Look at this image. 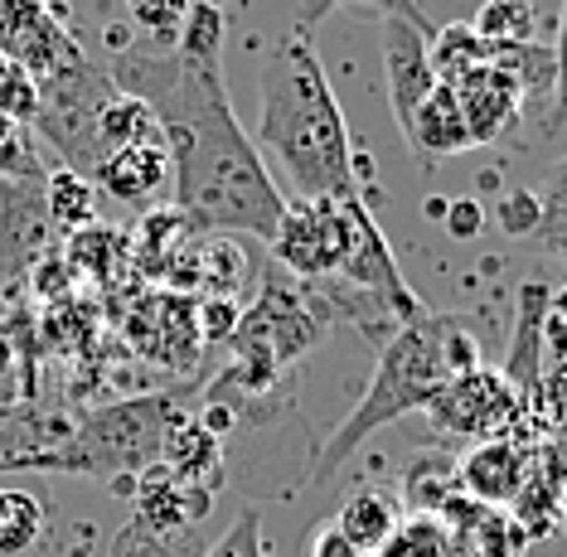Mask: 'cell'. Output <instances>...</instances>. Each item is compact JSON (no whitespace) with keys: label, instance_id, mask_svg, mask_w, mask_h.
Listing matches in <instances>:
<instances>
[{"label":"cell","instance_id":"obj_11","mask_svg":"<svg viewBox=\"0 0 567 557\" xmlns=\"http://www.w3.org/2000/svg\"><path fill=\"white\" fill-rule=\"evenodd\" d=\"M436 519H442L451 557H524V548L534 543L509 509H489L466 495L451 499Z\"/></svg>","mask_w":567,"mask_h":557},{"label":"cell","instance_id":"obj_31","mask_svg":"<svg viewBox=\"0 0 567 557\" xmlns=\"http://www.w3.org/2000/svg\"><path fill=\"white\" fill-rule=\"evenodd\" d=\"M442 224H446V233H451L456 243H475V238L485 233V224H489V209H485L481 199H475V194H461V199L446 204V218H442Z\"/></svg>","mask_w":567,"mask_h":557},{"label":"cell","instance_id":"obj_2","mask_svg":"<svg viewBox=\"0 0 567 557\" xmlns=\"http://www.w3.org/2000/svg\"><path fill=\"white\" fill-rule=\"evenodd\" d=\"M257 151L272 155L296 199H354L359 165L344 107L311 34H287L257 73Z\"/></svg>","mask_w":567,"mask_h":557},{"label":"cell","instance_id":"obj_25","mask_svg":"<svg viewBox=\"0 0 567 557\" xmlns=\"http://www.w3.org/2000/svg\"><path fill=\"white\" fill-rule=\"evenodd\" d=\"M340 6H364V10H379L383 20H408V24H417L422 34H436V20H427L422 16V6L417 0H301V6H296V34H311L320 20L330 16V10H340Z\"/></svg>","mask_w":567,"mask_h":557},{"label":"cell","instance_id":"obj_6","mask_svg":"<svg viewBox=\"0 0 567 557\" xmlns=\"http://www.w3.org/2000/svg\"><path fill=\"white\" fill-rule=\"evenodd\" d=\"M359 199V194H354ZM350 218L344 199H287V214L272 233V262L296 281H330L344 262Z\"/></svg>","mask_w":567,"mask_h":557},{"label":"cell","instance_id":"obj_9","mask_svg":"<svg viewBox=\"0 0 567 557\" xmlns=\"http://www.w3.org/2000/svg\"><path fill=\"white\" fill-rule=\"evenodd\" d=\"M451 93H456V102H461V116H466V132H471L475 146L519 136V126H524L519 78H514L495 54H489V63H481L475 73L461 78Z\"/></svg>","mask_w":567,"mask_h":557},{"label":"cell","instance_id":"obj_21","mask_svg":"<svg viewBox=\"0 0 567 557\" xmlns=\"http://www.w3.org/2000/svg\"><path fill=\"white\" fill-rule=\"evenodd\" d=\"M44 214L59 233H83L97 224V185L79 171H59L44 179Z\"/></svg>","mask_w":567,"mask_h":557},{"label":"cell","instance_id":"obj_4","mask_svg":"<svg viewBox=\"0 0 567 557\" xmlns=\"http://www.w3.org/2000/svg\"><path fill=\"white\" fill-rule=\"evenodd\" d=\"M179 417L185 412H179L175 393L102 408L73 426L59 446H49L44 456L24 461L20 475H87V481H102L107 489H117L122 499H132L141 475L151 465H161L165 436H171V426Z\"/></svg>","mask_w":567,"mask_h":557},{"label":"cell","instance_id":"obj_36","mask_svg":"<svg viewBox=\"0 0 567 557\" xmlns=\"http://www.w3.org/2000/svg\"><path fill=\"white\" fill-rule=\"evenodd\" d=\"M558 524H563V538H567V504H563V519Z\"/></svg>","mask_w":567,"mask_h":557},{"label":"cell","instance_id":"obj_24","mask_svg":"<svg viewBox=\"0 0 567 557\" xmlns=\"http://www.w3.org/2000/svg\"><path fill=\"white\" fill-rule=\"evenodd\" d=\"M122 6H126L132 30L141 34V44L175 49L179 30H185V20H189V10H195V0H122Z\"/></svg>","mask_w":567,"mask_h":557},{"label":"cell","instance_id":"obj_28","mask_svg":"<svg viewBox=\"0 0 567 557\" xmlns=\"http://www.w3.org/2000/svg\"><path fill=\"white\" fill-rule=\"evenodd\" d=\"M495 224H499V233H509V238H538V228H544L538 194H534V189H509V194H499Z\"/></svg>","mask_w":567,"mask_h":557},{"label":"cell","instance_id":"obj_15","mask_svg":"<svg viewBox=\"0 0 567 557\" xmlns=\"http://www.w3.org/2000/svg\"><path fill=\"white\" fill-rule=\"evenodd\" d=\"M161 465L175 475L179 485L204 489V495H218V489L228 485V451H224V442H218L199 417H189V412L171 426V436H165Z\"/></svg>","mask_w":567,"mask_h":557},{"label":"cell","instance_id":"obj_16","mask_svg":"<svg viewBox=\"0 0 567 557\" xmlns=\"http://www.w3.org/2000/svg\"><path fill=\"white\" fill-rule=\"evenodd\" d=\"M403 141L412 146V155H417L422 165L446 161V155H461V151H475V141L466 132V116H461V102L446 83H436V93L417 107Z\"/></svg>","mask_w":567,"mask_h":557},{"label":"cell","instance_id":"obj_8","mask_svg":"<svg viewBox=\"0 0 567 557\" xmlns=\"http://www.w3.org/2000/svg\"><path fill=\"white\" fill-rule=\"evenodd\" d=\"M0 54L30 73L34 83H44L59 69H69L73 59H83V49L44 0H0Z\"/></svg>","mask_w":567,"mask_h":557},{"label":"cell","instance_id":"obj_3","mask_svg":"<svg viewBox=\"0 0 567 557\" xmlns=\"http://www.w3.org/2000/svg\"><path fill=\"white\" fill-rule=\"evenodd\" d=\"M481 369V340H475L466 316H442V310H422L417 320L398 326L389 340L379 344V364H373L369 388L359 393L326 446H316L311 465H306V485H326L373 432L393 426L408 412H427L432 398L442 393L456 373Z\"/></svg>","mask_w":567,"mask_h":557},{"label":"cell","instance_id":"obj_1","mask_svg":"<svg viewBox=\"0 0 567 557\" xmlns=\"http://www.w3.org/2000/svg\"><path fill=\"white\" fill-rule=\"evenodd\" d=\"M112 78L161 122L175 214L204 238L272 243L287 214V194L277 189L257 141L243 132L224 87V63L126 39L112 59Z\"/></svg>","mask_w":567,"mask_h":557},{"label":"cell","instance_id":"obj_35","mask_svg":"<svg viewBox=\"0 0 567 557\" xmlns=\"http://www.w3.org/2000/svg\"><path fill=\"white\" fill-rule=\"evenodd\" d=\"M548 310H553V316H558V320H567V281H563V287L548 296Z\"/></svg>","mask_w":567,"mask_h":557},{"label":"cell","instance_id":"obj_12","mask_svg":"<svg viewBox=\"0 0 567 557\" xmlns=\"http://www.w3.org/2000/svg\"><path fill=\"white\" fill-rule=\"evenodd\" d=\"M524 465H528V446L514 442V436L475 442L466 446V456H456V489L475 504H489V509H509L519 499Z\"/></svg>","mask_w":567,"mask_h":557},{"label":"cell","instance_id":"obj_33","mask_svg":"<svg viewBox=\"0 0 567 557\" xmlns=\"http://www.w3.org/2000/svg\"><path fill=\"white\" fill-rule=\"evenodd\" d=\"M446 204H451V199H442V194H427V199H422V218L442 224V218H446Z\"/></svg>","mask_w":567,"mask_h":557},{"label":"cell","instance_id":"obj_7","mask_svg":"<svg viewBox=\"0 0 567 557\" xmlns=\"http://www.w3.org/2000/svg\"><path fill=\"white\" fill-rule=\"evenodd\" d=\"M344 218H350V243H344V262L334 271V281H344V287L364 291V296H379L383 306L393 310L398 320H417L422 306L417 291L408 287L403 267H398V257L389 248V238H383V228L373 224L369 204L364 199H344Z\"/></svg>","mask_w":567,"mask_h":557},{"label":"cell","instance_id":"obj_29","mask_svg":"<svg viewBox=\"0 0 567 557\" xmlns=\"http://www.w3.org/2000/svg\"><path fill=\"white\" fill-rule=\"evenodd\" d=\"M553 69H558V83H553V107L544 116V132L558 136L567 126V0H563V16H558V44H553Z\"/></svg>","mask_w":567,"mask_h":557},{"label":"cell","instance_id":"obj_14","mask_svg":"<svg viewBox=\"0 0 567 557\" xmlns=\"http://www.w3.org/2000/svg\"><path fill=\"white\" fill-rule=\"evenodd\" d=\"M93 185H97V194H107V199H117V204H132V209L156 204L161 194L171 189V151H165V136L112 151L93 171Z\"/></svg>","mask_w":567,"mask_h":557},{"label":"cell","instance_id":"obj_10","mask_svg":"<svg viewBox=\"0 0 567 557\" xmlns=\"http://www.w3.org/2000/svg\"><path fill=\"white\" fill-rule=\"evenodd\" d=\"M383 78H389V107L398 132H408L417 107L436 93V73L427 54V34L408 20H383Z\"/></svg>","mask_w":567,"mask_h":557},{"label":"cell","instance_id":"obj_23","mask_svg":"<svg viewBox=\"0 0 567 557\" xmlns=\"http://www.w3.org/2000/svg\"><path fill=\"white\" fill-rule=\"evenodd\" d=\"M471 30L481 34L489 49L534 44V34H538V6H534V0H485V6L475 10Z\"/></svg>","mask_w":567,"mask_h":557},{"label":"cell","instance_id":"obj_5","mask_svg":"<svg viewBox=\"0 0 567 557\" xmlns=\"http://www.w3.org/2000/svg\"><path fill=\"white\" fill-rule=\"evenodd\" d=\"M432 426L451 442H495V436H509L514 426L524 422V403L509 388V379L499 369H471L456 373L451 383H442V393L432 398L427 408Z\"/></svg>","mask_w":567,"mask_h":557},{"label":"cell","instance_id":"obj_17","mask_svg":"<svg viewBox=\"0 0 567 557\" xmlns=\"http://www.w3.org/2000/svg\"><path fill=\"white\" fill-rule=\"evenodd\" d=\"M330 524L340 528L364 557H379L398 538V528H403V504H398V495H389V489L364 485L340 504V514H334Z\"/></svg>","mask_w":567,"mask_h":557},{"label":"cell","instance_id":"obj_20","mask_svg":"<svg viewBox=\"0 0 567 557\" xmlns=\"http://www.w3.org/2000/svg\"><path fill=\"white\" fill-rule=\"evenodd\" d=\"M461 489H456V456H436V451H427V456H417L408 465V475H403V509L412 514H442L451 499H456Z\"/></svg>","mask_w":567,"mask_h":557},{"label":"cell","instance_id":"obj_37","mask_svg":"<svg viewBox=\"0 0 567 557\" xmlns=\"http://www.w3.org/2000/svg\"><path fill=\"white\" fill-rule=\"evenodd\" d=\"M209 6H218V10H224V6H228V0H209Z\"/></svg>","mask_w":567,"mask_h":557},{"label":"cell","instance_id":"obj_34","mask_svg":"<svg viewBox=\"0 0 567 557\" xmlns=\"http://www.w3.org/2000/svg\"><path fill=\"white\" fill-rule=\"evenodd\" d=\"M553 461H558V471H563V481H567V426H558V436H553Z\"/></svg>","mask_w":567,"mask_h":557},{"label":"cell","instance_id":"obj_22","mask_svg":"<svg viewBox=\"0 0 567 557\" xmlns=\"http://www.w3.org/2000/svg\"><path fill=\"white\" fill-rule=\"evenodd\" d=\"M204 528H161L146 519H126V528L112 543V557H199Z\"/></svg>","mask_w":567,"mask_h":557},{"label":"cell","instance_id":"obj_19","mask_svg":"<svg viewBox=\"0 0 567 557\" xmlns=\"http://www.w3.org/2000/svg\"><path fill=\"white\" fill-rule=\"evenodd\" d=\"M427 54H432L436 83L456 87L466 73H475L481 63H489L495 49H489L485 39L471 30V20H451V24H436V34L427 39Z\"/></svg>","mask_w":567,"mask_h":557},{"label":"cell","instance_id":"obj_13","mask_svg":"<svg viewBox=\"0 0 567 557\" xmlns=\"http://www.w3.org/2000/svg\"><path fill=\"white\" fill-rule=\"evenodd\" d=\"M548 287L544 281H524L519 287V310H514V340H509V354H505V379L509 388L519 393L524 412L544 398V320H548Z\"/></svg>","mask_w":567,"mask_h":557},{"label":"cell","instance_id":"obj_30","mask_svg":"<svg viewBox=\"0 0 567 557\" xmlns=\"http://www.w3.org/2000/svg\"><path fill=\"white\" fill-rule=\"evenodd\" d=\"M195 316H199V340L224 344V340H234V330H238V320H243V306L228 301V296H209V301H204Z\"/></svg>","mask_w":567,"mask_h":557},{"label":"cell","instance_id":"obj_26","mask_svg":"<svg viewBox=\"0 0 567 557\" xmlns=\"http://www.w3.org/2000/svg\"><path fill=\"white\" fill-rule=\"evenodd\" d=\"M199 557H267V538H262V514L243 509L234 524L218 534Z\"/></svg>","mask_w":567,"mask_h":557},{"label":"cell","instance_id":"obj_32","mask_svg":"<svg viewBox=\"0 0 567 557\" xmlns=\"http://www.w3.org/2000/svg\"><path fill=\"white\" fill-rule=\"evenodd\" d=\"M311 557H364V553H359L354 543L344 538L334 524H326V528H320V534L311 538Z\"/></svg>","mask_w":567,"mask_h":557},{"label":"cell","instance_id":"obj_18","mask_svg":"<svg viewBox=\"0 0 567 557\" xmlns=\"http://www.w3.org/2000/svg\"><path fill=\"white\" fill-rule=\"evenodd\" d=\"M49 534V504L34 489L0 485V557L34 553Z\"/></svg>","mask_w":567,"mask_h":557},{"label":"cell","instance_id":"obj_27","mask_svg":"<svg viewBox=\"0 0 567 557\" xmlns=\"http://www.w3.org/2000/svg\"><path fill=\"white\" fill-rule=\"evenodd\" d=\"M534 194H538V209H544L538 238L558 248V243H567V155L544 175V189H534Z\"/></svg>","mask_w":567,"mask_h":557}]
</instances>
